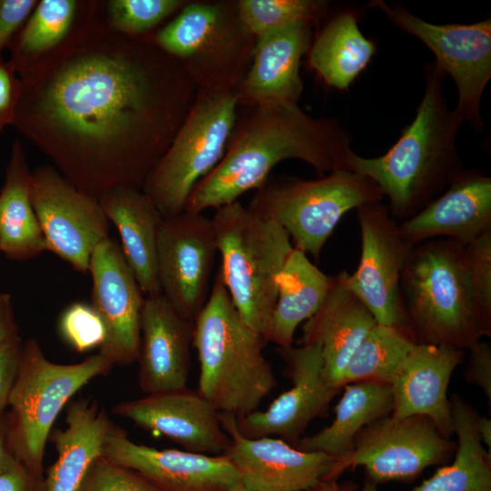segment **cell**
I'll list each match as a JSON object with an SVG mask.
<instances>
[{"label":"cell","instance_id":"cell-1","mask_svg":"<svg viewBox=\"0 0 491 491\" xmlns=\"http://www.w3.org/2000/svg\"><path fill=\"white\" fill-rule=\"evenodd\" d=\"M20 79L13 125L97 198L142 189L196 95L179 61L146 36L111 28L103 1L65 47Z\"/></svg>","mask_w":491,"mask_h":491},{"label":"cell","instance_id":"cell-2","mask_svg":"<svg viewBox=\"0 0 491 491\" xmlns=\"http://www.w3.org/2000/svg\"><path fill=\"white\" fill-rule=\"evenodd\" d=\"M250 107L236 119L223 158L196 185L185 211L203 213L238 201L266 183L286 159L303 161L320 176L349 170L350 136L336 120L313 117L296 103Z\"/></svg>","mask_w":491,"mask_h":491},{"label":"cell","instance_id":"cell-3","mask_svg":"<svg viewBox=\"0 0 491 491\" xmlns=\"http://www.w3.org/2000/svg\"><path fill=\"white\" fill-rule=\"evenodd\" d=\"M445 76L435 62L426 63L424 95L395 145L376 157L353 153L349 158V170L371 179L388 198L396 220L416 215L464 170L456 142L464 123L446 105Z\"/></svg>","mask_w":491,"mask_h":491},{"label":"cell","instance_id":"cell-4","mask_svg":"<svg viewBox=\"0 0 491 491\" xmlns=\"http://www.w3.org/2000/svg\"><path fill=\"white\" fill-rule=\"evenodd\" d=\"M266 344L242 320L218 269L194 322L192 346L200 366L197 391L219 413L239 417L256 411L277 386L263 354Z\"/></svg>","mask_w":491,"mask_h":491},{"label":"cell","instance_id":"cell-5","mask_svg":"<svg viewBox=\"0 0 491 491\" xmlns=\"http://www.w3.org/2000/svg\"><path fill=\"white\" fill-rule=\"evenodd\" d=\"M465 245L447 238L414 246L400 277L408 326L417 343L470 350L480 342Z\"/></svg>","mask_w":491,"mask_h":491},{"label":"cell","instance_id":"cell-6","mask_svg":"<svg viewBox=\"0 0 491 491\" xmlns=\"http://www.w3.org/2000/svg\"><path fill=\"white\" fill-rule=\"evenodd\" d=\"M211 220L230 298L245 324L266 342L279 274L294 248L290 237L239 201L217 208Z\"/></svg>","mask_w":491,"mask_h":491},{"label":"cell","instance_id":"cell-7","mask_svg":"<svg viewBox=\"0 0 491 491\" xmlns=\"http://www.w3.org/2000/svg\"><path fill=\"white\" fill-rule=\"evenodd\" d=\"M112 366L100 353L76 364H55L45 357L36 339L24 343L6 415L8 438L17 460L44 476L45 444L57 416L79 389Z\"/></svg>","mask_w":491,"mask_h":491},{"label":"cell","instance_id":"cell-8","mask_svg":"<svg viewBox=\"0 0 491 491\" xmlns=\"http://www.w3.org/2000/svg\"><path fill=\"white\" fill-rule=\"evenodd\" d=\"M146 37L184 66L198 89L236 91L256 38L241 23L236 3H186Z\"/></svg>","mask_w":491,"mask_h":491},{"label":"cell","instance_id":"cell-9","mask_svg":"<svg viewBox=\"0 0 491 491\" xmlns=\"http://www.w3.org/2000/svg\"><path fill=\"white\" fill-rule=\"evenodd\" d=\"M237 106L235 91L197 90L170 145L142 187L164 218L185 211L196 185L223 158Z\"/></svg>","mask_w":491,"mask_h":491},{"label":"cell","instance_id":"cell-10","mask_svg":"<svg viewBox=\"0 0 491 491\" xmlns=\"http://www.w3.org/2000/svg\"><path fill=\"white\" fill-rule=\"evenodd\" d=\"M383 196L371 179L340 170L314 180L265 183L248 207L276 221L292 238L294 248L317 259L346 212L380 202Z\"/></svg>","mask_w":491,"mask_h":491},{"label":"cell","instance_id":"cell-11","mask_svg":"<svg viewBox=\"0 0 491 491\" xmlns=\"http://www.w3.org/2000/svg\"><path fill=\"white\" fill-rule=\"evenodd\" d=\"M367 5L380 10L393 25L418 38L433 52L436 65L453 78L456 86L455 113L463 123L482 130L480 103L491 78V19L436 25L383 0H373Z\"/></svg>","mask_w":491,"mask_h":491},{"label":"cell","instance_id":"cell-12","mask_svg":"<svg viewBox=\"0 0 491 491\" xmlns=\"http://www.w3.org/2000/svg\"><path fill=\"white\" fill-rule=\"evenodd\" d=\"M456 444L444 437L424 416L376 419L356 436L352 450L337 458L326 479L347 468L364 466L366 480L375 484L411 482L428 466L446 464Z\"/></svg>","mask_w":491,"mask_h":491},{"label":"cell","instance_id":"cell-13","mask_svg":"<svg viewBox=\"0 0 491 491\" xmlns=\"http://www.w3.org/2000/svg\"><path fill=\"white\" fill-rule=\"evenodd\" d=\"M361 234V256L345 283L380 325L409 328L400 277L414 246L399 232L397 221L381 202L356 209Z\"/></svg>","mask_w":491,"mask_h":491},{"label":"cell","instance_id":"cell-14","mask_svg":"<svg viewBox=\"0 0 491 491\" xmlns=\"http://www.w3.org/2000/svg\"><path fill=\"white\" fill-rule=\"evenodd\" d=\"M31 200L46 251L86 274L93 251L109 232L98 198L77 189L54 166L41 165L31 174Z\"/></svg>","mask_w":491,"mask_h":491},{"label":"cell","instance_id":"cell-15","mask_svg":"<svg viewBox=\"0 0 491 491\" xmlns=\"http://www.w3.org/2000/svg\"><path fill=\"white\" fill-rule=\"evenodd\" d=\"M217 252L212 220L203 213L182 212L164 218L157 238L161 295L181 316L195 322L206 303Z\"/></svg>","mask_w":491,"mask_h":491},{"label":"cell","instance_id":"cell-16","mask_svg":"<svg viewBox=\"0 0 491 491\" xmlns=\"http://www.w3.org/2000/svg\"><path fill=\"white\" fill-rule=\"evenodd\" d=\"M286 363L285 373L291 387L278 396L266 411L236 417L238 432L248 438L276 436L295 446L310 422L327 413L338 390L323 376L321 346L318 343L294 347H277Z\"/></svg>","mask_w":491,"mask_h":491},{"label":"cell","instance_id":"cell-17","mask_svg":"<svg viewBox=\"0 0 491 491\" xmlns=\"http://www.w3.org/2000/svg\"><path fill=\"white\" fill-rule=\"evenodd\" d=\"M91 305L100 316L106 337L98 353L113 366H127L138 358L141 313L145 300L121 246L107 236L93 251Z\"/></svg>","mask_w":491,"mask_h":491},{"label":"cell","instance_id":"cell-18","mask_svg":"<svg viewBox=\"0 0 491 491\" xmlns=\"http://www.w3.org/2000/svg\"><path fill=\"white\" fill-rule=\"evenodd\" d=\"M219 417L230 437L224 455L246 491H305L327 478L336 458L297 449L277 437H246L236 428L235 416L219 413Z\"/></svg>","mask_w":491,"mask_h":491},{"label":"cell","instance_id":"cell-19","mask_svg":"<svg viewBox=\"0 0 491 491\" xmlns=\"http://www.w3.org/2000/svg\"><path fill=\"white\" fill-rule=\"evenodd\" d=\"M102 456L138 473L162 491H229L240 484L237 470L225 455L154 448L134 442L114 424Z\"/></svg>","mask_w":491,"mask_h":491},{"label":"cell","instance_id":"cell-20","mask_svg":"<svg viewBox=\"0 0 491 491\" xmlns=\"http://www.w3.org/2000/svg\"><path fill=\"white\" fill-rule=\"evenodd\" d=\"M113 412L144 429L164 435L189 452L220 456L230 446L219 412L197 389L185 386L148 394L115 405Z\"/></svg>","mask_w":491,"mask_h":491},{"label":"cell","instance_id":"cell-21","mask_svg":"<svg viewBox=\"0 0 491 491\" xmlns=\"http://www.w3.org/2000/svg\"><path fill=\"white\" fill-rule=\"evenodd\" d=\"M465 351L448 346L417 343L394 376L393 419L412 416L430 418L446 438L454 434L447 387L451 376L464 360Z\"/></svg>","mask_w":491,"mask_h":491},{"label":"cell","instance_id":"cell-22","mask_svg":"<svg viewBox=\"0 0 491 491\" xmlns=\"http://www.w3.org/2000/svg\"><path fill=\"white\" fill-rule=\"evenodd\" d=\"M414 245L447 238L465 246L491 230V177L463 170L436 198L398 224Z\"/></svg>","mask_w":491,"mask_h":491},{"label":"cell","instance_id":"cell-23","mask_svg":"<svg viewBox=\"0 0 491 491\" xmlns=\"http://www.w3.org/2000/svg\"><path fill=\"white\" fill-rule=\"evenodd\" d=\"M138 384L148 394L187 386L194 322L161 295L145 296L140 322Z\"/></svg>","mask_w":491,"mask_h":491},{"label":"cell","instance_id":"cell-24","mask_svg":"<svg viewBox=\"0 0 491 491\" xmlns=\"http://www.w3.org/2000/svg\"><path fill=\"white\" fill-rule=\"evenodd\" d=\"M311 28L298 24L256 37L252 65L235 91L238 105L297 104L303 93L300 64L311 45Z\"/></svg>","mask_w":491,"mask_h":491},{"label":"cell","instance_id":"cell-25","mask_svg":"<svg viewBox=\"0 0 491 491\" xmlns=\"http://www.w3.org/2000/svg\"><path fill=\"white\" fill-rule=\"evenodd\" d=\"M346 271L334 276L319 309L302 327L301 344L321 346L323 376L329 386L341 389L345 370L368 331L376 324L364 303L345 283Z\"/></svg>","mask_w":491,"mask_h":491},{"label":"cell","instance_id":"cell-26","mask_svg":"<svg viewBox=\"0 0 491 491\" xmlns=\"http://www.w3.org/2000/svg\"><path fill=\"white\" fill-rule=\"evenodd\" d=\"M109 222L117 229L125 261L145 296L161 294L157 276V238L164 220L142 190L119 187L98 197Z\"/></svg>","mask_w":491,"mask_h":491},{"label":"cell","instance_id":"cell-27","mask_svg":"<svg viewBox=\"0 0 491 491\" xmlns=\"http://www.w3.org/2000/svg\"><path fill=\"white\" fill-rule=\"evenodd\" d=\"M96 403L80 399L67 408L65 429L51 436L57 458L45 477V491H77L94 461L102 456L112 426Z\"/></svg>","mask_w":491,"mask_h":491},{"label":"cell","instance_id":"cell-28","mask_svg":"<svg viewBox=\"0 0 491 491\" xmlns=\"http://www.w3.org/2000/svg\"><path fill=\"white\" fill-rule=\"evenodd\" d=\"M95 0H41L9 46L7 61L19 77L65 47L95 5Z\"/></svg>","mask_w":491,"mask_h":491},{"label":"cell","instance_id":"cell-29","mask_svg":"<svg viewBox=\"0 0 491 491\" xmlns=\"http://www.w3.org/2000/svg\"><path fill=\"white\" fill-rule=\"evenodd\" d=\"M31 174L23 145L16 139L0 190V252L10 260L25 261L46 251L32 205Z\"/></svg>","mask_w":491,"mask_h":491},{"label":"cell","instance_id":"cell-30","mask_svg":"<svg viewBox=\"0 0 491 491\" xmlns=\"http://www.w3.org/2000/svg\"><path fill=\"white\" fill-rule=\"evenodd\" d=\"M334 281L302 251L293 248L279 274L278 292L266 342L292 346L297 326L321 306Z\"/></svg>","mask_w":491,"mask_h":491},{"label":"cell","instance_id":"cell-31","mask_svg":"<svg viewBox=\"0 0 491 491\" xmlns=\"http://www.w3.org/2000/svg\"><path fill=\"white\" fill-rule=\"evenodd\" d=\"M393 395L389 384L362 381L347 384L326 427L304 436L295 446L303 451L323 452L336 459L348 454L358 433L373 421L390 416Z\"/></svg>","mask_w":491,"mask_h":491},{"label":"cell","instance_id":"cell-32","mask_svg":"<svg viewBox=\"0 0 491 491\" xmlns=\"http://www.w3.org/2000/svg\"><path fill=\"white\" fill-rule=\"evenodd\" d=\"M376 44L358 26L355 11L336 15L311 43L308 65L328 85L347 90L376 53Z\"/></svg>","mask_w":491,"mask_h":491},{"label":"cell","instance_id":"cell-33","mask_svg":"<svg viewBox=\"0 0 491 491\" xmlns=\"http://www.w3.org/2000/svg\"><path fill=\"white\" fill-rule=\"evenodd\" d=\"M450 403L454 433L457 436L454 461L437 469L412 491H491V452L476 431V412L459 396L454 395ZM360 491L377 489L366 480Z\"/></svg>","mask_w":491,"mask_h":491},{"label":"cell","instance_id":"cell-34","mask_svg":"<svg viewBox=\"0 0 491 491\" xmlns=\"http://www.w3.org/2000/svg\"><path fill=\"white\" fill-rule=\"evenodd\" d=\"M417 344L408 328L376 324L352 356L341 386L362 381L391 384L400 366Z\"/></svg>","mask_w":491,"mask_h":491},{"label":"cell","instance_id":"cell-35","mask_svg":"<svg viewBox=\"0 0 491 491\" xmlns=\"http://www.w3.org/2000/svg\"><path fill=\"white\" fill-rule=\"evenodd\" d=\"M327 4L320 0H239L238 17L256 38L298 24L314 25Z\"/></svg>","mask_w":491,"mask_h":491},{"label":"cell","instance_id":"cell-36","mask_svg":"<svg viewBox=\"0 0 491 491\" xmlns=\"http://www.w3.org/2000/svg\"><path fill=\"white\" fill-rule=\"evenodd\" d=\"M186 3L184 0L103 1V15L115 31L126 36L143 37Z\"/></svg>","mask_w":491,"mask_h":491},{"label":"cell","instance_id":"cell-37","mask_svg":"<svg viewBox=\"0 0 491 491\" xmlns=\"http://www.w3.org/2000/svg\"><path fill=\"white\" fill-rule=\"evenodd\" d=\"M469 292L480 336H491V230L466 246Z\"/></svg>","mask_w":491,"mask_h":491},{"label":"cell","instance_id":"cell-38","mask_svg":"<svg viewBox=\"0 0 491 491\" xmlns=\"http://www.w3.org/2000/svg\"><path fill=\"white\" fill-rule=\"evenodd\" d=\"M58 326L62 337L79 353L100 348L106 337L104 322L91 304L69 305L62 312Z\"/></svg>","mask_w":491,"mask_h":491},{"label":"cell","instance_id":"cell-39","mask_svg":"<svg viewBox=\"0 0 491 491\" xmlns=\"http://www.w3.org/2000/svg\"><path fill=\"white\" fill-rule=\"evenodd\" d=\"M77 491H162L138 473L103 456L88 469Z\"/></svg>","mask_w":491,"mask_h":491},{"label":"cell","instance_id":"cell-40","mask_svg":"<svg viewBox=\"0 0 491 491\" xmlns=\"http://www.w3.org/2000/svg\"><path fill=\"white\" fill-rule=\"evenodd\" d=\"M37 0H0V55L9 48L22 29Z\"/></svg>","mask_w":491,"mask_h":491},{"label":"cell","instance_id":"cell-41","mask_svg":"<svg viewBox=\"0 0 491 491\" xmlns=\"http://www.w3.org/2000/svg\"><path fill=\"white\" fill-rule=\"evenodd\" d=\"M23 343L20 336L0 346V419L5 415L18 371Z\"/></svg>","mask_w":491,"mask_h":491},{"label":"cell","instance_id":"cell-42","mask_svg":"<svg viewBox=\"0 0 491 491\" xmlns=\"http://www.w3.org/2000/svg\"><path fill=\"white\" fill-rule=\"evenodd\" d=\"M22 91V81L0 55V133L13 125Z\"/></svg>","mask_w":491,"mask_h":491},{"label":"cell","instance_id":"cell-43","mask_svg":"<svg viewBox=\"0 0 491 491\" xmlns=\"http://www.w3.org/2000/svg\"><path fill=\"white\" fill-rule=\"evenodd\" d=\"M469 351L465 379L480 387L491 406V346L486 342H479Z\"/></svg>","mask_w":491,"mask_h":491},{"label":"cell","instance_id":"cell-44","mask_svg":"<svg viewBox=\"0 0 491 491\" xmlns=\"http://www.w3.org/2000/svg\"><path fill=\"white\" fill-rule=\"evenodd\" d=\"M0 491H45V476L34 474L16 459L0 472Z\"/></svg>","mask_w":491,"mask_h":491},{"label":"cell","instance_id":"cell-45","mask_svg":"<svg viewBox=\"0 0 491 491\" xmlns=\"http://www.w3.org/2000/svg\"><path fill=\"white\" fill-rule=\"evenodd\" d=\"M19 336L15 322L12 296L0 292V346Z\"/></svg>","mask_w":491,"mask_h":491},{"label":"cell","instance_id":"cell-46","mask_svg":"<svg viewBox=\"0 0 491 491\" xmlns=\"http://www.w3.org/2000/svg\"><path fill=\"white\" fill-rule=\"evenodd\" d=\"M15 457L8 438L6 415L0 419V472L11 466Z\"/></svg>","mask_w":491,"mask_h":491},{"label":"cell","instance_id":"cell-47","mask_svg":"<svg viewBox=\"0 0 491 491\" xmlns=\"http://www.w3.org/2000/svg\"><path fill=\"white\" fill-rule=\"evenodd\" d=\"M305 491H360V487L351 481L339 482L337 478L321 480Z\"/></svg>","mask_w":491,"mask_h":491},{"label":"cell","instance_id":"cell-48","mask_svg":"<svg viewBox=\"0 0 491 491\" xmlns=\"http://www.w3.org/2000/svg\"><path fill=\"white\" fill-rule=\"evenodd\" d=\"M475 427L479 439L491 452V420L476 413L475 417Z\"/></svg>","mask_w":491,"mask_h":491},{"label":"cell","instance_id":"cell-49","mask_svg":"<svg viewBox=\"0 0 491 491\" xmlns=\"http://www.w3.org/2000/svg\"><path fill=\"white\" fill-rule=\"evenodd\" d=\"M229 491H246L241 484L237 485L236 486L233 487Z\"/></svg>","mask_w":491,"mask_h":491}]
</instances>
